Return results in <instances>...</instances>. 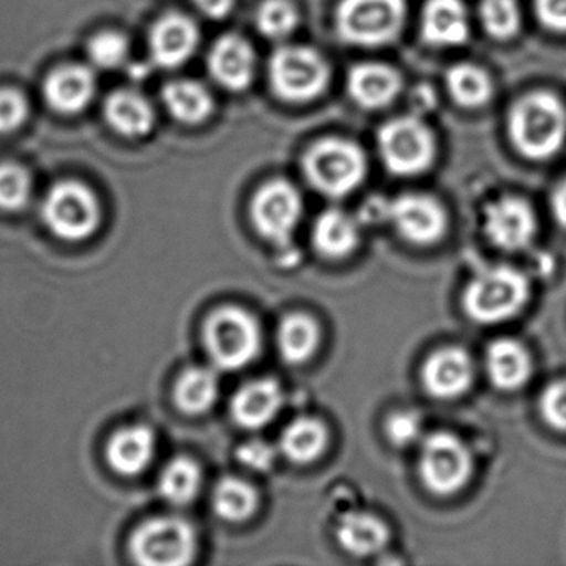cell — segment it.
Wrapping results in <instances>:
<instances>
[{"mask_svg": "<svg viewBox=\"0 0 566 566\" xmlns=\"http://www.w3.org/2000/svg\"><path fill=\"white\" fill-rule=\"evenodd\" d=\"M513 147L530 160H548L566 140V108L549 92H533L520 98L509 114Z\"/></svg>", "mask_w": 566, "mask_h": 566, "instance_id": "cell-1", "label": "cell"}, {"mask_svg": "<svg viewBox=\"0 0 566 566\" xmlns=\"http://www.w3.org/2000/svg\"><path fill=\"white\" fill-rule=\"evenodd\" d=\"M303 170L314 190L331 198L346 197L367 174L363 148L344 138H324L304 154Z\"/></svg>", "mask_w": 566, "mask_h": 566, "instance_id": "cell-2", "label": "cell"}, {"mask_svg": "<svg viewBox=\"0 0 566 566\" xmlns=\"http://www.w3.org/2000/svg\"><path fill=\"white\" fill-rule=\"evenodd\" d=\"M406 18V0H343L336 11V31L347 44L380 48L399 38Z\"/></svg>", "mask_w": 566, "mask_h": 566, "instance_id": "cell-3", "label": "cell"}, {"mask_svg": "<svg viewBox=\"0 0 566 566\" xmlns=\"http://www.w3.org/2000/svg\"><path fill=\"white\" fill-rule=\"evenodd\" d=\"M203 337L211 360L220 369H243L260 353V326L250 313L240 307L214 311L205 323Z\"/></svg>", "mask_w": 566, "mask_h": 566, "instance_id": "cell-4", "label": "cell"}, {"mask_svg": "<svg viewBox=\"0 0 566 566\" xmlns=\"http://www.w3.org/2000/svg\"><path fill=\"white\" fill-rule=\"evenodd\" d=\"M329 81L331 67L326 59L306 45H286L271 57V88L281 101L306 104L321 97Z\"/></svg>", "mask_w": 566, "mask_h": 566, "instance_id": "cell-5", "label": "cell"}, {"mask_svg": "<svg viewBox=\"0 0 566 566\" xmlns=\"http://www.w3.org/2000/svg\"><path fill=\"white\" fill-rule=\"evenodd\" d=\"M528 296V281L520 271L493 268L473 277L463 294V307L476 323L496 324L515 316Z\"/></svg>", "mask_w": 566, "mask_h": 566, "instance_id": "cell-6", "label": "cell"}, {"mask_svg": "<svg viewBox=\"0 0 566 566\" xmlns=\"http://www.w3.org/2000/svg\"><path fill=\"white\" fill-rule=\"evenodd\" d=\"M377 147L387 170L400 177L423 174L437 157L436 137L419 117L392 118L384 124Z\"/></svg>", "mask_w": 566, "mask_h": 566, "instance_id": "cell-7", "label": "cell"}, {"mask_svg": "<svg viewBox=\"0 0 566 566\" xmlns=\"http://www.w3.org/2000/svg\"><path fill=\"white\" fill-rule=\"evenodd\" d=\"M42 220L61 240H87L101 227V203L94 191L85 185L61 181L45 195Z\"/></svg>", "mask_w": 566, "mask_h": 566, "instance_id": "cell-8", "label": "cell"}, {"mask_svg": "<svg viewBox=\"0 0 566 566\" xmlns=\"http://www.w3.org/2000/svg\"><path fill=\"white\" fill-rule=\"evenodd\" d=\"M197 533L190 523L175 516L148 520L135 530L130 552L147 566H181L197 556Z\"/></svg>", "mask_w": 566, "mask_h": 566, "instance_id": "cell-9", "label": "cell"}, {"mask_svg": "<svg viewBox=\"0 0 566 566\" xmlns=\"http://www.w3.org/2000/svg\"><path fill=\"white\" fill-rule=\"evenodd\" d=\"M420 475L437 495L459 492L472 475V455L453 433H432L420 452Z\"/></svg>", "mask_w": 566, "mask_h": 566, "instance_id": "cell-10", "label": "cell"}, {"mask_svg": "<svg viewBox=\"0 0 566 566\" xmlns=\"http://www.w3.org/2000/svg\"><path fill=\"white\" fill-rule=\"evenodd\" d=\"M303 217V198L294 185L273 180L263 185L251 203V218L261 237L273 243H290L291 234Z\"/></svg>", "mask_w": 566, "mask_h": 566, "instance_id": "cell-11", "label": "cell"}, {"mask_svg": "<svg viewBox=\"0 0 566 566\" xmlns=\"http://www.w3.org/2000/svg\"><path fill=\"white\" fill-rule=\"evenodd\" d=\"M387 220L400 237L420 247L437 243L447 230V213L436 198L407 193L390 201Z\"/></svg>", "mask_w": 566, "mask_h": 566, "instance_id": "cell-12", "label": "cell"}, {"mask_svg": "<svg viewBox=\"0 0 566 566\" xmlns=\"http://www.w3.org/2000/svg\"><path fill=\"white\" fill-rule=\"evenodd\" d=\"M483 227L495 247L506 251L522 250L535 234V213L522 198L503 197L486 207Z\"/></svg>", "mask_w": 566, "mask_h": 566, "instance_id": "cell-13", "label": "cell"}, {"mask_svg": "<svg viewBox=\"0 0 566 566\" xmlns=\"http://www.w3.org/2000/svg\"><path fill=\"white\" fill-rule=\"evenodd\" d=\"M211 77L230 92L250 87L256 72V55L250 42L240 35H223L214 42L208 55Z\"/></svg>", "mask_w": 566, "mask_h": 566, "instance_id": "cell-14", "label": "cell"}, {"mask_svg": "<svg viewBox=\"0 0 566 566\" xmlns=\"http://www.w3.org/2000/svg\"><path fill=\"white\" fill-rule=\"evenodd\" d=\"M200 42V31L190 18L168 14L155 22L150 32L151 61L164 69H175L190 61Z\"/></svg>", "mask_w": 566, "mask_h": 566, "instance_id": "cell-15", "label": "cell"}, {"mask_svg": "<svg viewBox=\"0 0 566 566\" xmlns=\"http://www.w3.org/2000/svg\"><path fill=\"white\" fill-rule=\"evenodd\" d=\"M400 91L402 77L399 72L379 62L354 65L347 75V94L366 111L389 107Z\"/></svg>", "mask_w": 566, "mask_h": 566, "instance_id": "cell-16", "label": "cell"}, {"mask_svg": "<svg viewBox=\"0 0 566 566\" xmlns=\"http://www.w3.org/2000/svg\"><path fill=\"white\" fill-rule=\"evenodd\" d=\"M422 379L430 396L439 399L462 396L473 382L472 359L460 347L437 350L427 359Z\"/></svg>", "mask_w": 566, "mask_h": 566, "instance_id": "cell-17", "label": "cell"}, {"mask_svg": "<svg viewBox=\"0 0 566 566\" xmlns=\"http://www.w3.org/2000/svg\"><path fill=\"white\" fill-rule=\"evenodd\" d=\"M420 34L432 48H459L469 41L470 24L460 0H427L420 19Z\"/></svg>", "mask_w": 566, "mask_h": 566, "instance_id": "cell-18", "label": "cell"}, {"mask_svg": "<svg viewBox=\"0 0 566 566\" xmlns=\"http://www.w3.org/2000/svg\"><path fill=\"white\" fill-rule=\"evenodd\" d=\"M97 92L94 72L84 65L55 69L44 84L45 101L59 114L74 115L88 107Z\"/></svg>", "mask_w": 566, "mask_h": 566, "instance_id": "cell-19", "label": "cell"}, {"mask_svg": "<svg viewBox=\"0 0 566 566\" xmlns=\"http://www.w3.org/2000/svg\"><path fill=\"white\" fill-rule=\"evenodd\" d=\"M155 450L157 439L150 427H125L108 440L107 462L120 475H138L150 465Z\"/></svg>", "mask_w": 566, "mask_h": 566, "instance_id": "cell-20", "label": "cell"}, {"mask_svg": "<svg viewBox=\"0 0 566 566\" xmlns=\"http://www.w3.org/2000/svg\"><path fill=\"white\" fill-rule=\"evenodd\" d=\"M283 403L281 387L273 379L247 384L231 400V416L244 429H261L280 412Z\"/></svg>", "mask_w": 566, "mask_h": 566, "instance_id": "cell-21", "label": "cell"}, {"mask_svg": "<svg viewBox=\"0 0 566 566\" xmlns=\"http://www.w3.org/2000/svg\"><path fill=\"white\" fill-rule=\"evenodd\" d=\"M105 118L124 137L140 138L154 128L155 111L138 92L117 91L105 102Z\"/></svg>", "mask_w": 566, "mask_h": 566, "instance_id": "cell-22", "label": "cell"}, {"mask_svg": "<svg viewBox=\"0 0 566 566\" xmlns=\"http://www.w3.org/2000/svg\"><path fill=\"white\" fill-rule=\"evenodd\" d=\"M486 373L499 389H520L532 374V357L516 340H495L486 350Z\"/></svg>", "mask_w": 566, "mask_h": 566, "instance_id": "cell-23", "label": "cell"}, {"mask_svg": "<svg viewBox=\"0 0 566 566\" xmlns=\"http://www.w3.org/2000/svg\"><path fill=\"white\" fill-rule=\"evenodd\" d=\"M313 241L321 254L339 260L356 250L359 230L349 214L340 210H327L314 223Z\"/></svg>", "mask_w": 566, "mask_h": 566, "instance_id": "cell-24", "label": "cell"}, {"mask_svg": "<svg viewBox=\"0 0 566 566\" xmlns=\"http://www.w3.org/2000/svg\"><path fill=\"white\" fill-rule=\"evenodd\" d=\"M161 97L168 114L187 125L207 120L214 107L213 97L205 85L185 78L165 85Z\"/></svg>", "mask_w": 566, "mask_h": 566, "instance_id": "cell-25", "label": "cell"}, {"mask_svg": "<svg viewBox=\"0 0 566 566\" xmlns=\"http://www.w3.org/2000/svg\"><path fill=\"white\" fill-rule=\"evenodd\" d=\"M337 539L353 555H374L386 546L389 530L370 513H349L337 526Z\"/></svg>", "mask_w": 566, "mask_h": 566, "instance_id": "cell-26", "label": "cell"}, {"mask_svg": "<svg viewBox=\"0 0 566 566\" xmlns=\"http://www.w3.org/2000/svg\"><path fill=\"white\" fill-rule=\"evenodd\" d=\"M220 382L217 374L208 367H191L185 370L175 386V402L184 412L197 416L207 412L217 402Z\"/></svg>", "mask_w": 566, "mask_h": 566, "instance_id": "cell-27", "label": "cell"}, {"mask_svg": "<svg viewBox=\"0 0 566 566\" xmlns=\"http://www.w3.org/2000/svg\"><path fill=\"white\" fill-rule=\"evenodd\" d=\"M327 439L326 426L321 420L301 417L284 429L281 450L293 462H313L326 449Z\"/></svg>", "mask_w": 566, "mask_h": 566, "instance_id": "cell-28", "label": "cell"}, {"mask_svg": "<svg viewBox=\"0 0 566 566\" xmlns=\"http://www.w3.org/2000/svg\"><path fill=\"white\" fill-rule=\"evenodd\" d=\"M447 92L463 108H480L493 95V82L483 69L473 64H457L446 75Z\"/></svg>", "mask_w": 566, "mask_h": 566, "instance_id": "cell-29", "label": "cell"}, {"mask_svg": "<svg viewBox=\"0 0 566 566\" xmlns=\"http://www.w3.org/2000/svg\"><path fill=\"white\" fill-rule=\"evenodd\" d=\"M277 344L287 363H306L319 346V327L306 314H291L281 323Z\"/></svg>", "mask_w": 566, "mask_h": 566, "instance_id": "cell-30", "label": "cell"}, {"mask_svg": "<svg viewBox=\"0 0 566 566\" xmlns=\"http://www.w3.org/2000/svg\"><path fill=\"white\" fill-rule=\"evenodd\" d=\"M160 493L174 505H187L200 492L201 470L195 460L177 457L161 472Z\"/></svg>", "mask_w": 566, "mask_h": 566, "instance_id": "cell-31", "label": "cell"}, {"mask_svg": "<svg viewBox=\"0 0 566 566\" xmlns=\"http://www.w3.org/2000/svg\"><path fill=\"white\" fill-rule=\"evenodd\" d=\"M258 505V495L250 483L240 479L221 480L213 493V506L221 518L228 522H243L253 515Z\"/></svg>", "mask_w": 566, "mask_h": 566, "instance_id": "cell-32", "label": "cell"}, {"mask_svg": "<svg viewBox=\"0 0 566 566\" xmlns=\"http://www.w3.org/2000/svg\"><path fill=\"white\" fill-rule=\"evenodd\" d=\"M300 21V12L290 0H264L256 12L258 31L271 41L290 38Z\"/></svg>", "mask_w": 566, "mask_h": 566, "instance_id": "cell-33", "label": "cell"}, {"mask_svg": "<svg viewBox=\"0 0 566 566\" xmlns=\"http://www.w3.org/2000/svg\"><path fill=\"white\" fill-rule=\"evenodd\" d=\"M480 21L490 38L509 41L518 34L522 15L516 0H480Z\"/></svg>", "mask_w": 566, "mask_h": 566, "instance_id": "cell-34", "label": "cell"}, {"mask_svg": "<svg viewBox=\"0 0 566 566\" xmlns=\"http://www.w3.org/2000/svg\"><path fill=\"white\" fill-rule=\"evenodd\" d=\"M31 195L32 178L25 168L0 164V210H21L31 200Z\"/></svg>", "mask_w": 566, "mask_h": 566, "instance_id": "cell-35", "label": "cell"}, {"mask_svg": "<svg viewBox=\"0 0 566 566\" xmlns=\"http://www.w3.org/2000/svg\"><path fill=\"white\" fill-rule=\"evenodd\" d=\"M128 48L127 38L120 32L107 31L94 35L88 42L87 54L95 67L112 71L120 67L127 62Z\"/></svg>", "mask_w": 566, "mask_h": 566, "instance_id": "cell-36", "label": "cell"}, {"mask_svg": "<svg viewBox=\"0 0 566 566\" xmlns=\"http://www.w3.org/2000/svg\"><path fill=\"white\" fill-rule=\"evenodd\" d=\"M28 98L14 88L0 91V134H11L28 120Z\"/></svg>", "mask_w": 566, "mask_h": 566, "instance_id": "cell-37", "label": "cell"}, {"mask_svg": "<svg viewBox=\"0 0 566 566\" xmlns=\"http://www.w3.org/2000/svg\"><path fill=\"white\" fill-rule=\"evenodd\" d=\"M542 413L549 426L556 430L566 432V380L552 384L548 389L543 392Z\"/></svg>", "mask_w": 566, "mask_h": 566, "instance_id": "cell-38", "label": "cell"}, {"mask_svg": "<svg viewBox=\"0 0 566 566\" xmlns=\"http://www.w3.org/2000/svg\"><path fill=\"white\" fill-rule=\"evenodd\" d=\"M422 422L416 412H396L387 420V437L396 446L406 447L416 442L420 437Z\"/></svg>", "mask_w": 566, "mask_h": 566, "instance_id": "cell-39", "label": "cell"}, {"mask_svg": "<svg viewBox=\"0 0 566 566\" xmlns=\"http://www.w3.org/2000/svg\"><path fill=\"white\" fill-rule=\"evenodd\" d=\"M274 459H276V452L263 440H250L238 449V460L248 469L258 470V472L271 469Z\"/></svg>", "mask_w": 566, "mask_h": 566, "instance_id": "cell-40", "label": "cell"}, {"mask_svg": "<svg viewBox=\"0 0 566 566\" xmlns=\"http://www.w3.org/2000/svg\"><path fill=\"white\" fill-rule=\"evenodd\" d=\"M535 12L543 28L566 34V0H535Z\"/></svg>", "mask_w": 566, "mask_h": 566, "instance_id": "cell-41", "label": "cell"}, {"mask_svg": "<svg viewBox=\"0 0 566 566\" xmlns=\"http://www.w3.org/2000/svg\"><path fill=\"white\" fill-rule=\"evenodd\" d=\"M195 6L211 19H223L233 11L237 0H193Z\"/></svg>", "mask_w": 566, "mask_h": 566, "instance_id": "cell-42", "label": "cell"}, {"mask_svg": "<svg viewBox=\"0 0 566 566\" xmlns=\"http://www.w3.org/2000/svg\"><path fill=\"white\" fill-rule=\"evenodd\" d=\"M552 211L555 214V220L566 228V178L556 185L555 191L552 195Z\"/></svg>", "mask_w": 566, "mask_h": 566, "instance_id": "cell-43", "label": "cell"}]
</instances>
